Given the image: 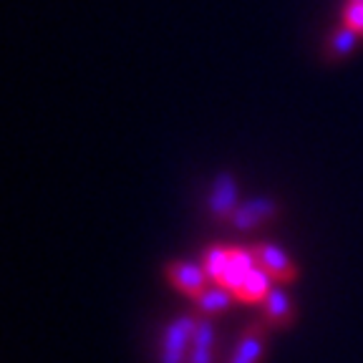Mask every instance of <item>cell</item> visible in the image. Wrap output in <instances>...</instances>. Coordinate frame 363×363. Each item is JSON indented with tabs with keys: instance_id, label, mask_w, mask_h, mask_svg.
<instances>
[{
	"instance_id": "5bb4252c",
	"label": "cell",
	"mask_w": 363,
	"mask_h": 363,
	"mask_svg": "<svg viewBox=\"0 0 363 363\" xmlns=\"http://www.w3.org/2000/svg\"><path fill=\"white\" fill-rule=\"evenodd\" d=\"M343 26L363 33V0H348L343 8Z\"/></svg>"
},
{
	"instance_id": "9c48e42d",
	"label": "cell",
	"mask_w": 363,
	"mask_h": 363,
	"mask_svg": "<svg viewBox=\"0 0 363 363\" xmlns=\"http://www.w3.org/2000/svg\"><path fill=\"white\" fill-rule=\"evenodd\" d=\"M212 348H215V325L210 318H197L187 363H212Z\"/></svg>"
},
{
	"instance_id": "4fadbf2b",
	"label": "cell",
	"mask_w": 363,
	"mask_h": 363,
	"mask_svg": "<svg viewBox=\"0 0 363 363\" xmlns=\"http://www.w3.org/2000/svg\"><path fill=\"white\" fill-rule=\"evenodd\" d=\"M227 257H230V247H222V245L207 247V252H204V257H202V265H204V270H207V275H210V283L220 285Z\"/></svg>"
},
{
	"instance_id": "ba28073f",
	"label": "cell",
	"mask_w": 363,
	"mask_h": 363,
	"mask_svg": "<svg viewBox=\"0 0 363 363\" xmlns=\"http://www.w3.org/2000/svg\"><path fill=\"white\" fill-rule=\"evenodd\" d=\"M270 290H272V275L257 262V265L242 278V283L238 285L235 298L242 303H257V301H265V295L270 293Z\"/></svg>"
},
{
	"instance_id": "7c38bea8",
	"label": "cell",
	"mask_w": 363,
	"mask_h": 363,
	"mask_svg": "<svg viewBox=\"0 0 363 363\" xmlns=\"http://www.w3.org/2000/svg\"><path fill=\"white\" fill-rule=\"evenodd\" d=\"M358 35H361V33H356V30L348 28V26H340V28H335L333 33H330V40H328L330 58H346L348 53L356 48Z\"/></svg>"
},
{
	"instance_id": "30bf717a",
	"label": "cell",
	"mask_w": 363,
	"mask_h": 363,
	"mask_svg": "<svg viewBox=\"0 0 363 363\" xmlns=\"http://www.w3.org/2000/svg\"><path fill=\"white\" fill-rule=\"evenodd\" d=\"M233 298H235V293L230 288L212 283V285H207L199 295H194L192 301L202 315H215V313H222L225 308H230Z\"/></svg>"
},
{
	"instance_id": "3957f363",
	"label": "cell",
	"mask_w": 363,
	"mask_h": 363,
	"mask_svg": "<svg viewBox=\"0 0 363 363\" xmlns=\"http://www.w3.org/2000/svg\"><path fill=\"white\" fill-rule=\"evenodd\" d=\"M167 278L177 290L192 295V298L202 293L210 283V275H207L204 265H194V262H172L167 267Z\"/></svg>"
},
{
	"instance_id": "52a82bcc",
	"label": "cell",
	"mask_w": 363,
	"mask_h": 363,
	"mask_svg": "<svg viewBox=\"0 0 363 363\" xmlns=\"http://www.w3.org/2000/svg\"><path fill=\"white\" fill-rule=\"evenodd\" d=\"M255 265H257L255 250L230 247V257H227V265H225V272H222L220 285H225V288H230L235 293V290H238V285L242 283V278Z\"/></svg>"
},
{
	"instance_id": "5b68a950",
	"label": "cell",
	"mask_w": 363,
	"mask_h": 363,
	"mask_svg": "<svg viewBox=\"0 0 363 363\" xmlns=\"http://www.w3.org/2000/svg\"><path fill=\"white\" fill-rule=\"evenodd\" d=\"M275 215H278V202L275 199L255 197L250 199V202L240 204L238 210H235V215L230 217V222L235 227H240V230H252V227L262 225V222H270Z\"/></svg>"
},
{
	"instance_id": "7a4b0ae2",
	"label": "cell",
	"mask_w": 363,
	"mask_h": 363,
	"mask_svg": "<svg viewBox=\"0 0 363 363\" xmlns=\"http://www.w3.org/2000/svg\"><path fill=\"white\" fill-rule=\"evenodd\" d=\"M240 207V192H238V182L233 174H222L215 177L210 189V199H207V210L215 220H230L235 215V210Z\"/></svg>"
},
{
	"instance_id": "8992f818",
	"label": "cell",
	"mask_w": 363,
	"mask_h": 363,
	"mask_svg": "<svg viewBox=\"0 0 363 363\" xmlns=\"http://www.w3.org/2000/svg\"><path fill=\"white\" fill-rule=\"evenodd\" d=\"M265 328H267L265 318H260V320H255V323L250 325L242 338H240L230 363H260L262 353H265Z\"/></svg>"
},
{
	"instance_id": "8fae6325",
	"label": "cell",
	"mask_w": 363,
	"mask_h": 363,
	"mask_svg": "<svg viewBox=\"0 0 363 363\" xmlns=\"http://www.w3.org/2000/svg\"><path fill=\"white\" fill-rule=\"evenodd\" d=\"M262 318L270 325H288L293 318V306L283 288H272L262 301Z\"/></svg>"
},
{
	"instance_id": "277c9868",
	"label": "cell",
	"mask_w": 363,
	"mask_h": 363,
	"mask_svg": "<svg viewBox=\"0 0 363 363\" xmlns=\"http://www.w3.org/2000/svg\"><path fill=\"white\" fill-rule=\"evenodd\" d=\"M252 250H255L257 262L270 272L275 283H290V280L295 278V267L283 247H278V245H272V242H260Z\"/></svg>"
},
{
	"instance_id": "6da1fadb",
	"label": "cell",
	"mask_w": 363,
	"mask_h": 363,
	"mask_svg": "<svg viewBox=\"0 0 363 363\" xmlns=\"http://www.w3.org/2000/svg\"><path fill=\"white\" fill-rule=\"evenodd\" d=\"M194 330H197V318L194 315L174 318L164 328V333H162L159 363H187Z\"/></svg>"
}]
</instances>
